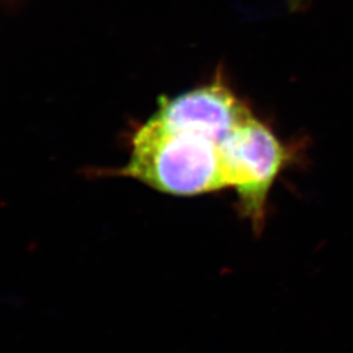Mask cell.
I'll return each mask as SVG.
<instances>
[{
    "label": "cell",
    "instance_id": "obj_3",
    "mask_svg": "<svg viewBox=\"0 0 353 353\" xmlns=\"http://www.w3.org/2000/svg\"><path fill=\"white\" fill-rule=\"evenodd\" d=\"M252 115L248 103L234 93L221 75L173 99H160L159 109L153 114L165 126L191 130L220 144Z\"/></svg>",
    "mask_w": 353,
    "mask_h": 353
},
{
    "label": "cell",
    "instance_id": "obj_1",
    "mask_svg": "<svg viewBox=\"0 0 353 353\" xmlns=\"http://www.w3.org/2000/svg\"><path fill=\"white\" fill-rule=\"evenodd\" d=\"M97 174L128 176L176 196L227 188L220 143L191 130L165 126L153 115L134 132L128 163Z\"/></svg>",
    "mask_w": 353,
    "mask_h": 353
},
{
    "label": "cell",
    "instance_id": "obj_4",
    "mask_svg": "<svg viewBox=\"0 0 353 353\" xmlns=\"http://www.w3.org/2000/svg\"><path fill=\"white\" fill-rule=\"evenodd\" d=\"M292 10H300L306 0H288Z\"/></svg>",
    "mask_w": 353,
    "mask_h": 353
},
{
    "label": "cell",
    "instance_id": "obj_2",
    "mask_svg": "<svg viewBox=\"0 0 353 353\" xmlns=\"http://www.w3.org/2000/svg\"><path fill=\"white\" fill-rule=\"evenodd\" d=\"M227 188L236 189L237 210L255 233H262L268 194L280 172L294 159L274 131L254 114L220 144Z\"/></svg>",
    "mask_w": 353,
    "mask_h": 353
}]
</instances>
